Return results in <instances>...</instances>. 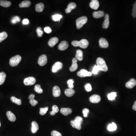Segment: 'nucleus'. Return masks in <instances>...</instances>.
<instances>
[{
  "label": "nucleus",
  "mask_w": 136,
  "mask_h": 136,
  "mask_svg": "<svg viewBox=\"0 0 136 136\" xmlns=\"http://www.w3.org/2000/svg\"><path fill=\"white\" fill-rule=\"evenodd\" d=\"M62 18V16L61 15L57 14L53 16L52 18L54 21H59V22L60 19Z\"/></svg>",
  "instance_id": "e433bc0d"
},
{
  "label": "nucleus",
  "mask_w": 136,
  "mask_h": 136,
  "mask_svg": "<svg viewBox=\"0 0 136 136\" xmlns=\"http://www.w3.org/2000/svg\"><path fill=\"white\" fill-rule=\"evenodd\" d=\"M60 112L64 116H68L72 112V109L68 108H62L60 110Z\"/></svg>",
  "instance_id": "a211bd4d"
},
{
  "label": "nucleus",
  "mask_w": 136,
  "mask_h": 136,
  "mask_svg": "<svg viewBox=\"0 0 136 136\" xmlns=\"http://www.w3.org/2000/svg\"><path fill=\"white\" fill-rule=\"evenodd\" d=\"M96 63L97 65L100 68L101 71L106 72L108 70V67L106 65L105 61L103 58H97Z\"/></svg>",
  "instance_id": "f03ea898"
},
{
  "label": "nucleus",
  "mask_w": 136,
  "mask_h": 136,
  "mask_svg": "<svg viewBox=\"0 0 136 136\" xmlns=\"http://www.w3.org/2000/svg\"><path fill=\"white\" fill-rule=\"evenodd\" d=\"M6 115L10 121L15 122L16 120V117L15 116L11 111H8L7 112Z\"/></svg>",
  "instance_id": "412c9836"
},
{
  "label": "nucleus",
  "mask_w": 136,
  "mask_h": 136,
  "mask_svg": "<svg viewBox=\"0 0 136 136\" xmlns=\"http://www.w3.org/2000/svg\"><path fill=\"white\" fill-rule=\"evenodd\" d=\"M89 110L88 109H84L83 110V113L84 116L85 117H87V115L89 113Z\"/></svg>",
  "instance_id": "49530a36"
},
{
  "label": "nucleus",
  "mask_w": 136,
  "mask_h": 136,
  "mask_svg": "<svg viewBox=\"0 0 136 136\" xmlns=\"http://www.w3.org/2000/svg\"><path fill=\"white\" fill-rule=\"evenodd\" d=\"M11 100L13 103L17 104L18 105H21L22 101L21 99H17L15 96H12L11 98Z\"/></svg>",
  "instance_id": "c756f323"
},
{
  "label": "nucleus",
  "mask_w": 136,
  "mask_h": 136,
  "mask_svg": "<svg viewBox=\"0 0 136 136\" xmlns=\"http://www.w3.org/2000/svg\"><path fill=\"white\" fill-rule=\"evenodd\" d=\"M48 107H45L44 108H41L40 109L39 113L41 115H44L47 112L48 110Z\"/></svg>",
  "instance_id": "4c0bfd02"
},
{
  "label": "nucleus",
  "mask_w": 136,
  "mask_h": 136,
  "mask_svg": "<svg viewBox=\"0 0 136 136\" xmlns=\"http://www.w3.org/2000/svg\"><path fill=\"white\" fill-rule=\"evenodd\" d=\"M75 91L73 89H68L65 91V94L68 97H71L74 94Z\"/></svg>",
  "instance_id": "bb28decb"
},
{
  "label": "nucleus",
  "mask_w": 136,
  "mask_h": 136,
  "mask_svg": "<svg viewBox=\"0 0 136 136\" xmlns=\"http://www.w3.org/2000/svg\"><path fill=\"white\" fill-rule=\"evenodd\" d=\"M59 109L58 107L56 105H53L52 107V111L50 112V115L52 116H53L56 114V113L59 112Z\"/></svg>",
  "instance_id": "2f4dec72"
},
{
  "label": "nucleus",
  "mask_w": 136,
  "mask_h": 136,
  "mask_svg": "<svg viewBox=\"0 0 136 136\" xmlns=\"http://www.w3.org/2000/svg\"><path fill=\"white\" fill-rule=\"evenodd\" d=\"M99 6V4L97 0H92L90 4V6L91 8L96 10Z\"/></svg>",
  "instance_id": "4468645a"
},
{
  "label": "nucleus",
  "mask_w": 136,
  "mask_h": 136,
  "mask_svg": "<svg viewBox=\"0 0 136 136\" xmlns=\"http://www.w3.org/2000/svg\"><path fill=\"white\" fill-rule=\"evenodd\" d=\"M22 58L21 56L19 55L13 56L10 59V64L12 67H16L17 66L21 61Z\"/></svg>",
  "instance_id": "20e7f679"
},
{
  "label": "nucleus",
  "mask_w": 136,
  "mask_h": 136,
  "mask_svg": "<svg viewBox=\"0 0 136 136\" xmlns=\"http://www.w3.org/2000/svg\"><path fill=\"white\" fill-rule=\"evenodd\" d=\"M70 124L72 127L73 128H75L79 130H80L81 129V124L76 121L75 120L71 121H70Z\"/></svg>",
  "instance_id": "aec40b11"
},
{
  "label": "nucleus",
  "mask_w": 136,
  "mask_h": 136,
  "mask_svg": "<svg viewBox=\"0 0 136 136\" xmlns=\"http://www.w3.org/2000/svg\"><path fill=\"white\" fill-rule=\"evenodd\" d=\"M104 12L103 11H94L93 13V16L95 18H101L104 16Z\"/></svg>",
  "instance_id": "5701e85b"
},
{
  "label": "nucleus",
  "mask_w": 136,
  "mask_h": 136,
  "mask_svg": "<svg viewBox=\"0 0 136 136\" xmlns=\"http://www.w3.org/2000/svg\"><path fill=\"white\" fill-rule=\"evenodd\" d=\"M36 11L37 12H41L44 10V5L42 3L37 4L35 6Z\"/></svg>",
  "instance_id": "393cba45"
},
{
  "label": "nucleus",
  "mask_w": 136,
  "mask_h": 136,
  "mask_svg": "<svg viewBox=\"0 0 136 136\" xmlns=\"http://www.w3.org/2000/svg\"><path fill=\"white\" fill-rule=\"evenodd\" d=\"M136 85V81L134 78L130 79L126 84V87L128 89H132Z\"/></svg>",
  "instance_id": "f8f14e48"
},
{
  "label": "nucleus",
  "mask_w": 136,
  "mask_h": 136,
  "mask_svg": "<svg viewBox=\"0 0 136 136\" xmlns=\"http://www.w3.org/2000/svg\"><path fill=\"white\" fill-rule=\"evenodd\" d=\"M100 47L102 48H107L109 47V43L107 40L104 38H101L99 40Z\"/></svg>",
  "instance_id": "1a4fd4ad"
},
{
  "label": "nucleus",
  "mask_w": 136,
  "mask_h": 136,
  "mask_svg": "<svg viewBox=\"0 0 136 136\" xmlns=\"http://www.w3.org/2000/svg\"><path fill=\"white\" fill-rule=\"evenodd\" d=\"M68 44L66 41H63L61 42L58 45V48L59 50L61 51H64L66 50L68 47Z\"/></svg>",
  "instance_id": "9b49d317"
},
{
  "label": "nucleus",
  "mask_w": 136,
  "mask_h": 136,
  "mask_svg": "<svg viewBox=\"0 0 136 136\" xmlns=\"http://www.w3.org/2000/svg\"><path fill=\"white\" fill-rule=\"evenodd\" d=\"M90 101L93 103H98L101 101V97L98 94H94L90 98Z\"/></svg>",
  "instance_id": "9d476101"
},
{
  "label": "nucleus",
  "mask_w": 136,
  "mask_h": 136,
  "mask_svg": "<svg viewBox=\"0 0 136 136\" xmlns=\"http://www.w3.org/2000/svg\"><path fill=\"white\" fill-rule=\"evenodd\" d=\"M85 89L86 91L87 92H90L92 91V86L90 83H87L85 85Z\"/></svg>",
  "instance_id": "79ce46f5"
},
{
  "label": "nucleus",
  "mask_w": 136,
  "mask_h": 136,
  "mask_svg": "<svg viewBox=\"0 0 136 136\" xmlns=\"http://www.w3.org/2000/svg\"><path fill=\"white\" fill-rule=\"evenodd\" d=\"M109 16L108 14H106L105 15V19L103 24V28L107 29L109 27Z\"/></svg>",
  "instance_id": "dca6fc26"
},
{
  "label": "nucleus",
  "mask_w": 136,
  "mask_h": 136,
  "mask_svg": "<svg viewBox=\"0 0 136 136\" xmlns=\"http://www.w3.org/2000/svg\"><path fill=\"white\" fill-rule=\"evenodd\" d=\"M77 75L81 78L91 76H92V73L88 72L87 70L84 69H81L79 72L77 73Z\"/></svg>",
  "instance_id": "39448f33"
},
{
  "label": "nucleus",
  "mask_w": 136,
  "mask_h": 136,
  "mask_svg": "<svg viewBox=\"0 0 136 136\" xmlns=\"http://www.w3.org/2000/svg\"><path fill=\"white\" fill-rule=\"evenodd\" d=\"M132 109L133 110L136 111V101L135 102L134 104L133 105Z\"/></svg>",
  "instance_id": "603ef678"
},
{
  "label": "nucleus",
  "mask_w": 136,
  "mask_h": 136,
  "mask_svg": "<svg viewBox=\"0 0 136 136\" xmlns=\"http://www.w3.org/2000/svg\"><path fill=\"white\" fill-rule=\"evenodd\" d=\"M74 82V81L73 79H70L67 81V84H68V87L69 89H73V88L74 85L73 84Z\"/></svg>",
  "instance_id": "c9c22d12"
},
{
  "label": "nucleus",
  "mask_w": 136,
  "mask_h": 136,
  "mask_svg": "<svg viewBox=\"0 0 136 136\" xmlns=\"http://www.w3.org/2000/svg\"><path fill=\"white\" fill-rule=\"evenodd\" d=\"M11 3L10 1L6 0H0V5L4 7H8L11 5Z\"/></svg>",
  "instance_id": "cd10ccee"
},
{
  "label": "nucleus",
  "mask_w": 136,
  "mask_h": 136,
  "mask_svg": "<svg viewBox=\"0 0 136 136\" xmlns=\"http://www.w3.org/2000/svg\"><path fill=\"white\" fill-rule=\"evenodd\" d=\"M132 16L133 17H136V2L133 5V7L132 10Z\"/></svg>",
  "instance_id": "c03bdc74"
},
{
  "label": "nucleus",
  "mask_w": 136,
  "mask_h": 136,
  "mask_svg": "<svg viewBox=\"0 0 136 136\" xmlns=\"http://www.w3.org/2000/svg\"><path fill=\"white\" fill-rule=\"evenodd\" d=\"M73 46L75 47H79L83 48H86L88 47L89 44V41L86 39H83L79 41H74L72 42Z\"/></svg>",
  "instance_id": "f257e3e1"
},
{
  "label": "nucleus",
  "mask_w": 136,
  "mask_h": 136,
  "mask_svg": "<svg viewBox=\"0 0 136 136\" xmlns=\"http://www.w3.org/2000/svg\"><path fill=\"white\" fill-rule=\"evenodd\" d=\"M36 82V79L33 77H28L25 79L24 81V84L27 86L33 85Z\"/></svg>",
  "instance_id": "423d86ee"
},
{
  "label": "nucleus",
  "mask_w": 136,
  "mask_h": 136,
  "mask_svg": "<svg viewBox=\"0 0 136 136\" xmlns=\"http://www.w3.org/2000/svg\"><path fill=\"white\" fill-rule=\"evenodd\" d=\"M35 94H32L31 95L29 96V97H28V99L30 100L34 99L35 98Z\"/></svg>",
  "instance_id": "3c124183"
},
{
  "label": "nucleus",
  "mask_w": 136,
  "mask_h": 136,
  "mask_svg": "<svg viewBox=\"0 0 136 136\" xmlns=\"http://www.w3.org/2000/svg\"><path fill=\"white\" fill-rule=\"evenodd\" d=\"M63 64L60 62H57L54 63L52 68V72L53 73H56L62 68Z\"/></svg>",
  "instance_id": "6e6552de"
},
{
  "label": "nucleus",
  "mask_w": 136,
  "mask_h": 136,
  "mask_svg": "<svg viewBox=\"0 0 136 136\" xmlns=\"http://www.w3.org/2000/svg\"><path fill=\"white\" fill-rule=\"evenodd\" d=\"M59 41L58 38L56 37H53L51 38L48 42V45L49 46L53 47L57 44Z\"/></svg>",
  "instance_id": "6ab92c4d"
},
{
  "label": "nucleus",
  "mask_w": 136,
  "mask_h": 136,
  "mask_svg": "<svg viewBox=\"0 0 136 136\" xmlns=\"http://www.w3.org/2000/svg\"><path fill=\"white\" fill-rule=\"evenodd\" d=\"M31 131L33 133H36L39 130V127L37 123L35 121H33L31 123Z\"/></svg>",
  "instance_id": "4be33fe9"
},
{
  "label": "nucleus",
  "mask_w": 136,
  "mask_h": 136,
  "mask_svg": "<svg viewBox=\"0 0 136 136\" xmlns=\"http://www.w3.org/2000/svg\"><path fill=\"white\" fill-rule=\"evenodd\" d=\"M31 105L32 106H35L38 103V102L37 101H36L35 99H34L30 100V101H29Z\"/></svg>",
  "instance_id": "de8ad7c7"
},
{
  "label": "nucleus",
  "mask_w": 136,
  "mask_h": 136,
  "mask_svg": "<svg viewBox=\"0 0 136 136\" xmlns=\"http://www.w3.org/2000/svg\"><path fill=\"white\" fill-rule=\"evenodd\" d=\"M77 60L76 58H73L72 59V64L70 68V72H73L76 71L78 68V64H77Z\"/></svg>",
  "instance_id": "ddd939ff"
},
{
  "label": "nucleus",
  "mask_w": 136,
  "mask_h": 136,
  "mask_svg": "<svg viewBox=\"0 0 136 136\" xmlns=\"http://www.w3.org/2000/svg\"><path fill=\"white\" fill-rule=\"evenodd\" d=\"M36 32L37 33V36L38 37H41L42 36L43 34V31L42 30V28L40 27H37L36 29Z\"/></svg>",
  "instance_id": "ea45409f"
},
{
  "label": "nucleus",
  "mask_w": 136,
  "mask_h": 136,
  "mask_svg": "<svg viewBox=\"0 0 136 136\" xmlns=\"http://www.w3.org/2000/svg\"><path fill=\"white\" fill-rule=\"evenodd\" d=\"M101 70L100 68L97 65H95L93 69L92 73L94 74H96L98 73V72Z\"/></svg>",
  "instance_id": "58836bf2"
},
{
  "label": "nucleus",
  "mask_w": 136,
  "mask_h": 136,
  "mask_svg": "<svg viewBox=\"0 0 136 136\" xmlns=\"http://www.w3.org/2000/svg\"><path fill=\"white\" fill-rule=\"evenodd\" d=\"M116 94L117 93L112 92L110 94H109L107 96L108 99L109 100H113L114 99L115 97L116 96Z\"/></svg>",
  "instance_id": "f704fd0d"
},
{
  "label": "nucleus",
  "mask_w": 136,
  "mask_h": 136,
  "mask_svg": "<svg viewBox=\"0 0 136 136\" xmlns=\"http://www.w3.org/2000/svg\"><path fill=\"white\" fill-rule=\"evenodd\" d=\"M117 126L114 122H112V124H109L107 127V129L109 131H113L116 130Z\"/></svg>",
  "instance_id": "7c9ffc66"
},
{
  "label": "nucleus",
  "mask_w": 136,
  "mask_h": 136,
  "mask_svg": "<svg viewBox=\"0 0 136 136\" xmlns=\"http://www.w3.org/2000/svg\"><path fill=\"white\" fill-rule=\"evenodd\" d=\"M22 23L24 25L28 24L29 23V20L27 19H24L23 20Z\"/></svg>",
  "instance_id": "8fccbe9b"
},
{
  "label": "nucleus",
  "mask_w": 136,
  "mask_h": 136,
  "mask_svg": "<svg viewBox=\"0 0 136 136\" xmlns=\"http://www.w3.org/2000/svg\"><path fill=\"white\" fill-rule=\"evenodd\" d=\"M21 21V19H20V17L19 16H15L13 17L11 19V22L13 24H16L17 22H19Z\"/></svg>",
  "instance_id": "a19ab883"
},
{
  "label": "nucleus",
  "mask_w": 136,
  "mask_h": 136,
  "mask_svg": "<svg viewBox=\"0 0 136 136\" xmlns=\"http://www.w3.org/2000/svg\"><path fill=\"white\" fill-rule=\"evenodd\" d=\"M44 30L45 33H52V29L48 26L45 27L44 29Z\"/></svg>",
  "instance_id": "09e8293b"
},
{
  "label": "nucleus",
  "mask_w": 136,
  "mask_h": 136,
  "mask_svg": "<svg viewBox=\"0 0 136 136\" xmlns=\"http://www.w3.org/2000/svg\"><path fill=\"white\" fill-rule=\"evenodd\" d=\"M6 74L4 72L0 73V85L3 84L5 80Z\"/></svg>",
  "instance_id": "c85d7f7f"
},
{
  "label": "nucleus",
  "mask_w": 136,
  "mask_h": 136,
  "mask_svg": "<svg viewBox=\"0 0 136 136\" xmlns=\"http://www.w3.org/2000/svg\"><path fill=\"white\" fill-rule=\"evenodd\" d=\"M61 93V90L58 86L54 87L53 89V94L54 97H58L60 96Z\"/></svg>",
  "instance_id": "f3484780"
},
{
  "label": "nucleus",
  "mask_w": 136,
  "mask_h": 136,
  "mask_svg": "<svg viewBox=\"0 0 136 136\" xmlns=\"http://www.w3.org/2000/svg\"><path fill=\"white\" fill-rule=\"evenodd\" d=\"M51 135L52 136H62V134L56 131H52Z\"/></svg>",
  "instance_id": "37998d69"
},
{
  "label": "nucleus",
  "mask_w": 136,
  "mask_h": 136,
  "mask_svg": "<svg viewBox=\"0 0 136 136\" xmlns=\"http://www.w3.org/2000/svg\"><path fill=\"white\" fill-rule=\"evenodd\" d=\"M76 5L74 2H71L68 4L67 8L65 9V12L66 13H69L72 11V10L76 8Z\"/></svg>",
  "instance_id": "2eb2a0df"
},
{
  "label": "nucleus",
  "mask_w": 136,
  "mask_h": 136,
  "mask_svg": "<svg viewBox=\"0 0 136 136\" xmlns=\"http://www.w3.org/2000/svg\"><path fill=\"white\" fill-rule=\"evenodd\" d=\"M8 37V34L6 32H3L0 33V43L2 42Z\"/></svg>",
  "instance_id": "473e14b6"
},
{
  "label": "nucleus",
  "mask_w": 136,
  "mask_h": 136,
  "mask_svg": "<svg viewBox=\"0 0 136 136\" xmlns=\"http://www.w3.org/2000/svg\"><path fill=\"white\" fill-rule=\"evenodd\" d=\"M31 2L29 0H24L20 3L19 6L20 8L28 7L31 5Z\"/></svg>",
  "instance_id": "a878e982"
},
{
  "label": "nucleus",
  "mask_w": 136,
  "mask_h": 136,
  "mask_svg": "<svg viewBox=\"0 0 136 136\" xmlns=\"http://www.w3.org/2000/svg\"><path fill=\"white\" fill-rule=\"evenodd\" d=\"M35 90L38 94H42L43 93L42 89L40 85L37 84L35 86Z\"/></svg>",
  "instance_id": "72a5a7b5"
},
{
  "label": "nucleus",
  "mask_w": 136,
  "mask_h": 136,
  "mask_svg": "<svg viewBox=\"0 0 136 136\" xmlns=\"http://www.w3.org/2000/svg\"><path fill=\"white\" fill-rule=\"evenodd\" d=\"M76 58L77 60L82 61L83 59V51L80 50H77L76 52Z\"/></svg>",
  "instance_id": "b1692460"
},
{
  "label": "nucleus",
  "mask_w": 136,
  "mask_h": 136,
  "mask_svg": "<svg viewBox=\"0 0 136 136\" xmlns=\"http://www.w3.org/2000/svg\"><path fill=\"white\" fill-rule=\"evenodd\" d=\"M47 63V56L45 54L41 56L38 59V63L41 66H43Z\"/></svg>",
  "instance_id": "0eeeda50"
},
{
  "label": "nucleus",
  "mask_w": 136,
  "mask_h": 136,
  "mask_svg": "<svg viewBox=\"0 0 136 136\" xmlns=\"http://www.w3.org/2000/svg\"><path fill=\"white\" fill-rule=\"evenodd\" d=\"M87 17L85 16L81 17L78 18L76 20V28L77 29H80L85 24L87 21Z\"/></svg>",
  "instance_id": "7ed1b4c3"
},
{
  "label": "nucleus",
  "mask_w": 136,
  "mask_h": 136,
  "mask_svg": "<svg viewBox=\"0 0 136 136\" xmlns=\"http://www.w3.org/2000/svg\"><path fill=\"white\" fill-rule=\"evenodd\" d=\"M74 120H75L76 121L81 124H82V123L83 122V118H82L81 116H78L76 117Z\"/></svg>",
  "instance_id": "a18cd8bd"
},
{
  "label": "nucleus",
  "mask_w": 136,
  "mask_h": 136,
  "mask_svg": "<svg viewBox=\"0 0 136 136\" xmlns=\"http://www.w3.org/2000/svg\"><path fill=\"white\" fill-rule=\"evenodd\" d=\"M1 126V123H0V127Z\"/></svg>",
  "instance_id": "864d4df0"
}]
</instances>
